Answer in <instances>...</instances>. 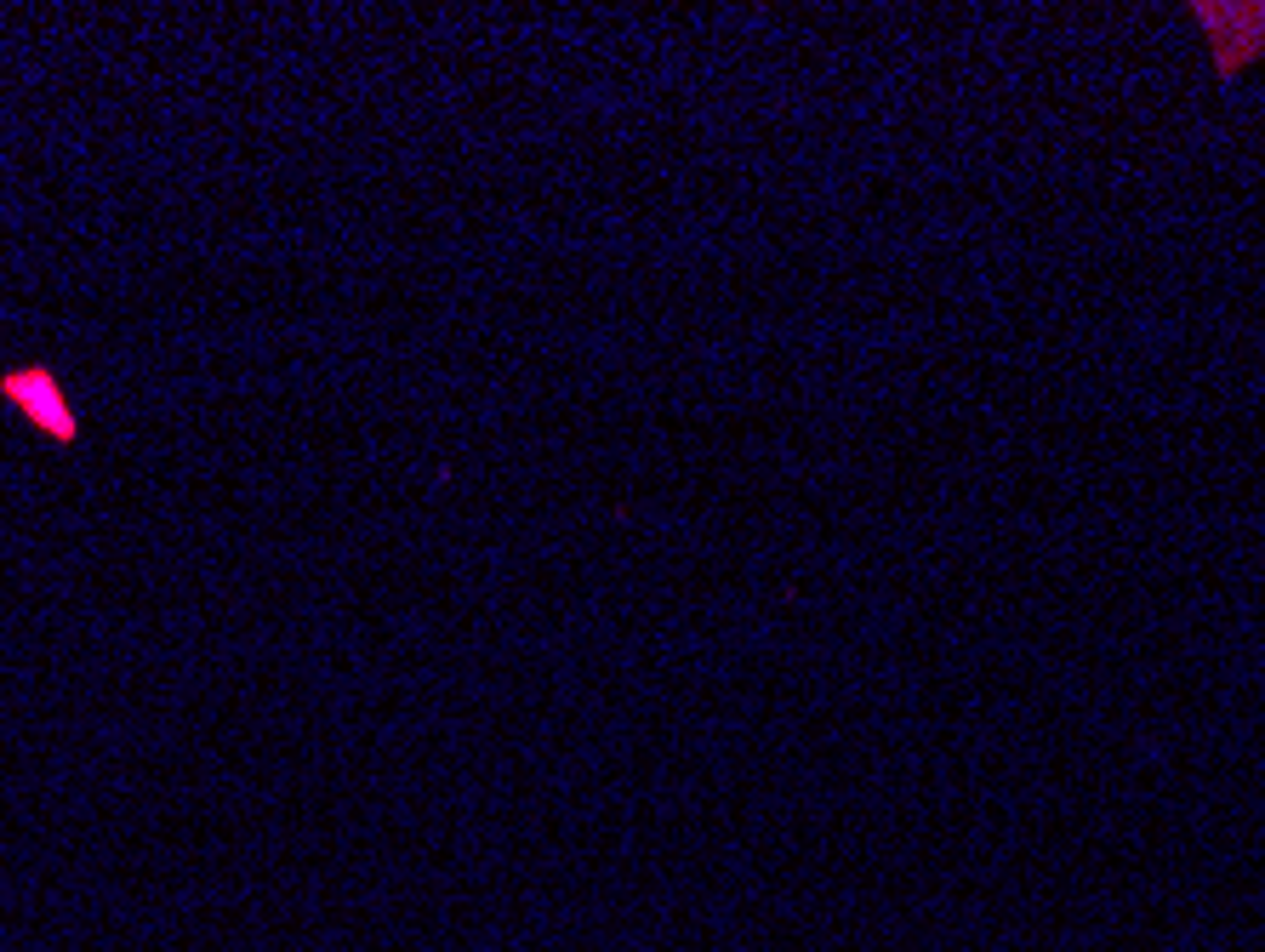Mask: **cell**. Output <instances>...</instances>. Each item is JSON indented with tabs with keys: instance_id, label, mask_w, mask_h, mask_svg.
<instances>
[{
	"instance_id": "cell-1",
	"label": "cell",
	"mask_w": 1265,
	"mask_h": 952,
	"mask_svg": "<svg viewBox=\"0 0 1265 952\" xmlns=\"http://www.w3.org/2000/svg\"><path fill=\"white\" fill-rule=\"evenodd\" d=\"M0 388H6V399H17V406H24L29 417L51 433V439H74V417L63 411L58 383H51L46 372H17V377H6Z\"/></svg>"
}]
</instances>
